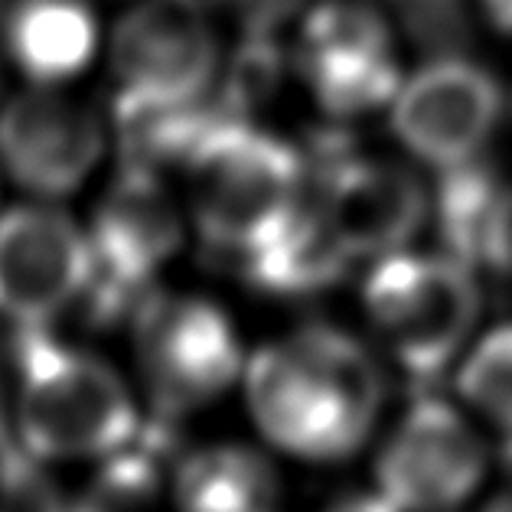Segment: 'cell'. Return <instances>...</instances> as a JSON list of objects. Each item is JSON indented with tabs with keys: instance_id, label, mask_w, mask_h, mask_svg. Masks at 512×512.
Wrapping results in <instances>:
<instances>
[{
	"instance_id": "obj_7",
	"label": "cell",
	"mask_w": 512,
	"mask_h": 512,
	"mask_svg": "<svg viewBox=\"0 0 512 512\" xmlns=\"http://www.w3.org/2000/svg\"><path fill=\"white\" fill-rule=\"evenodd\" d=\"M470 411L441 395L415 398L382 437L372 480L398 512H457L490 477L493 447Z\"/></svg>"
},
{
	"instance_id": "obj_8",
	"label": "cell",
	"mask_w": 512,
	"mask_h": 512,
	"mask_svg": "<svg viewBox=\"0 0 512 512\" xmlns=\"http://www.w3.org/2000/svg\"><path fill=\"white\" fill-rule=\"evenodd\" d=\"M95 278L85 297L124 314L141 304L151 284L183 248V212L160 170L128 164L95 206L89 226Z\"/></svg>"
},
{
	"instance_id": "obj_14",
	"label": "cell",
	"mask_w": 512,
	"mask_h": 512,
	"mask_svg": "<svg viewBox=\"0 0 512 512\" xmlns=\"http://www.w3.org/2000/svg\"><path fill=\"white\" fill-rule=\"evenodd\" d=\"M173 512H284V480L265 447L216 441L170 470Z\"/></svg>"
},
{
	"instance_id": "obj_20",
	"label": "cell",
	"mask_w": 512,
	"mask_h": 512,
	"mask_svg": "<svg viewBox=\"0 0 512 512\" xmlns=\"http://www.w3.org/2000/svg\"><path fill=\"white\" fill-rule=\"evenodd\" d=\"M310 0H209V7H219L232 17L248 36H268L287 20H294Z\"/></svg>"
},
{
	"instance_id": "obj_22",
	"label": "cell",
	"mask_w": 512,
	"mask_h": 512,
	"mask_svg": "<svg viewBox=\"0 0 512 512\" xmlns=\"http://www.w3.org/2000/svg\"><path fill=\"white\" fill-rule=\"evenodd\" d=\"M480 7L499 33L512 36V0H480Z\"/></svg>"
},
{
	"instance_id": "obj_12",
	"label": "cell",
	"mask_w": 512,
	"mask_h": 512,
	"mask_svg": "<svg viewBox=\"0 0 512 512\" xmlns=\"http://www.w3.org/2000/svg\"><path fill=\"white\" fill-rule=\"evenodd\" d=\"M102 151V118L56 85H33L0 108V164L10 180L40 199L76 193Z\"/></svg>"
},
{
	"instance_id": "obj_2",
	"label": "cell",
	"mask_w": 512,
	"mask_h": 512,
	"mask_svg": "<svg viewBox=\"0 0 512 512\" xmlns=\"http://www.w3.org/2000/svg\"><path fill=\"white\" fill-rule=\"evenodd\" d=\"M17 428L40 460H105L137 441L144 415L134 389L108 359L46 330H23Z\"/></svg>"
},
{
	"instance_id": "obj_13",
	"label": "cell",
	"mask_w": 512,
	"mask_h": 512,
	"mask_svg": "<svg viewBox=\"0 0 512 512\" xmlns=\"http://www.w3.org/2000/svg\"><path fill=\"white\" fill-rule=\"evenodd\" d=\"M314 203L356 261L402 252L431 216V196L418 173L385 157L336 160Z\"/></svg>"
},
{
	"instance_id": "obj_18",
	"label": "cell",
	"mask_w": 512,
	"mask_h": 512,
	"mask_svg": "<svg viewBox=\"0 0 512 512\" xmlns=\"http://www.w3.org/2000/svg\"><path fill=\"white\" fill-rule=\"evenodd\" d=\"M167 506L170 477L164 460L134 441L102 460V470L72 512H164Z\"/></svg>"
},
{
	"instance_id": "obj_21",
	"label": "cell",
	"mask_w": 512,
	"mask_h": 512,
	"mask_svg": "<svg viewBox=\"0 0 512 512\" xmlns=\"http://www.w3.org/2000/svg\"><path fill=\"white\" fill-rule=\"evenodd\" d=\"M320 512H398V509L382 493L369 490V493H349V496L333 499V503L323 506Z\"/></svg>"
},
{
	"instance_id": "obj_15",
	"label": "cell",
	"mask_w": 512,
	"mask_h": 512,
	"mask_svg": "<svg viewBox=\"0 0 512 512\" xmlns=\"http://www.w3.org/2000/svg\"><path fill=\"white\" fill-rule=\"evenodd\" d=\"M4 49L33 85H66L98 53V17L89 0H14Z\"/></svg>"
},
{
	"instance_id": "obj_1",
	"label": "cell",
	"mask_w": 512,
	"mask_h": 512,
	"mask_svg": "<svg viewBox=\"0 0 512 512\" xmlns=\"http://www.w3.org/2000/svg\"><path fill=\"white\" fill-rule=\"evenodd\" d=\"M245 411L271 451L343 464L379 431L389 379L379 353L333 323H304L248 353Z\"/></svg>"
},
{
	"instance_id": "obj_5",
	"label": "cell",
	"mask_w": 512,
	"mask_h": 512,
	"mask_svg": "<svg viewBox=\"0 0 512 512\" xmlns=\"http://www.w3.org/2000/svg\"><path fill=\"white\" fill-rule=\"evenodd\" d=\"M134 366L157 421H186L239 389L245 346L232 317L199 294L147 291L131 314Z\"/></svg>"
},
{
	"instance_id": "obj_23",
	"label": "cell",
	"mask_w": 512,
	"mask_h": 512,
	"mask_svg": "<svg viewBox=\"0 0 512 512\" xmlns=\"http://www.w3.org/2000/svg\"><path fill=\"white\" fill-rule=\"evenodd\" d=\"M480 512H512V483L506 486V490H499Z\"/></svg>"
},
{
	"instance_id": "obj_11",
	"label": "cell",
	"mask_w": 512,
	"mask_h": 512,
	"mask_svg": "<svg viewBox=\"0 0 512 512\" xmlns=\"http://www.w3.org/2000/svg\"><path fill=\"white\" fill-rule=\"evenodd\" d=\"M297 62L307 89L336 118L389 108L402 85L389 20L362 0H323L307 10Z\"/></svg>"
},
{
	"instance_id": "obj_10",
	"label": "cell",
	"mask_w": 512,
	"mask_h": 512,
	"mask_svg": "<svg viewBox=\"0 0 512 512\" xmlns=\"http://www.w3.org/2000/svg\"><path fill=\"white\" fill-rule=\"evenodd\" d=\"M389 108L398 144L421 164L451 170L480 160L503 115V92L480 62L437 56L402 79Z\"/></svg>"
},
{
	"instance_id": "obj_24",
	"label": "cell",
	"mask_w": 512,
	"mask_h": 512,
	"mask_svg": "<svg viewBox=\"0 0 512 512\" xmlns=\"http://www.w3.org/2000/svg\"><path fill=\"white\" fill-rule=\"evenodd\" d=\"M499 460H503V467L509 470V477H512V434L499 437Z\"/></svg>"
},
{
	"instance_id": "obj_19",
	"label": "cell",
	"mask_w": 512,
	"mask_h": 512,
	"mask_svg": "<svg viewBox=\"0 0 512 512\" xmlns=\"http://www.w3.org/2000/svg\"><path fill=\"white\" fill-rule=\"evenodd\" d=\"M473 268L493 271L499 278L512 281V186L509 183H506V190L499 193L490 219H486V226H483Z\"/></svg>"
},
{
	"instance_id": "obj_6",
	"label": "cell",
	"mask_w": 512,
	"mask_h": 512,
	"mask_svg": "<svg viewBox=\"0 0 512 512\" xmlns=\"http://www.w3.org/2000/svg\"><path fill=\"white\" fill-rule=\"evenodd\" d=\"M219 30L209 0H141L108 43L115 115L203 102L219 76Z\"/></svg>"
},
{
	"instance_id": "obj_9",
	"label": "cell",
	"mask_w": 512,
	"mask_h": 512,
	"mask_svg": "<svg viewBox=\"0 0 512 512\" xmlns=\"http://www.w3.org/2000/svg\"><path fill=\"white\" fill-rule=\"evenodd\" d=\"M95 278L89 232L46 203L0 216V317L20 330H46L79 304Z\"/></svg>"
},
{
	"instance_id": "obj_4",
	"label": "cell",
	"mask_w": 512,
	"mask_h": 512,
	"mask_svg": "<svg viewBox=\"0 0 512 512\" xmlns=\"http://www.w3.org/2000/svg\"><path fill=\"white\" fill-rule=\"evenodd\" d=\"M362 314L385 356L408 379H437L457 366L477 336L483 291L451 252L382 255L362 281Z\"/></svg>"
},
{
	"instance_id": "obj_3",
	"label": "cell",
	"mask_w": 512,
	"mask_h": 512,
	"mask_svg": "<svg viewBox=\"0 0 512 512\" xmlns=\"http://www.w3.org/2000/svg\"><path fill=\"white\" fill-rule=\"evenodd\" d=\"M180 170L196 232L235 258L278 235L307 199L301 154L239 111L212 121Z\"/></svg>"
},
{
	"instance_id": "obj_17",
	"label": "cell",
	"mask_w": 512,
	"mask_h": 512,
	"mask_svg": "<svg viewBox=\"0 0 512 512\" xmlns=\"http://www.w3.org/2000/svg\"><path fill=\"white\" fill-rule=\"evenodd\" d=\"M451 372L457 402L483 428L512 434V320L473 336Z\"/></svg>"
},
{
	"instance_id": "obj_16",
	"label": "cell",
	"mask_w": 512,
	"mask_h": 512,
	"mask_svg": "<svg viewBox=\"0 0 512 512\" xmlns=\"http://www.w3.org/2000/svg\"><path fill=\"white\" fill-rule=\"evenodd\" d=\"M353 261L356 258L327 226L320 206L314 199H304L291 222L255 252L242 255L239 265L242 278L258 294L297 301V297H317L336 287L353 268Z\"/></svg>"
}]
</instances>
